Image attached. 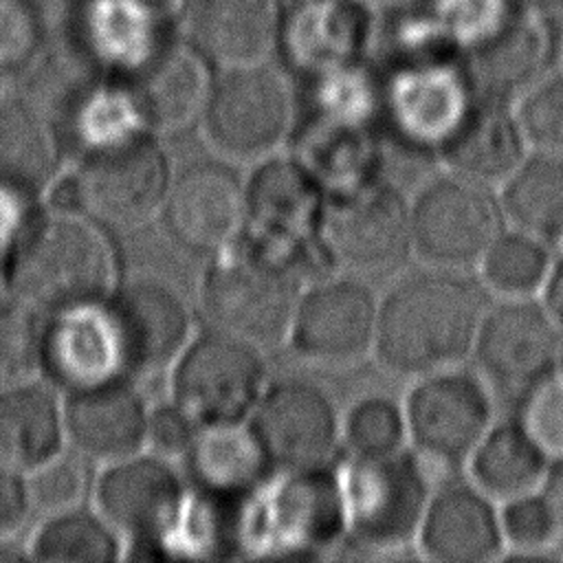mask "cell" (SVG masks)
Returning a JSON list of instances; mask_svg holds the SVG:
<instances>
[{
	"label": "cell",
	"mask_w": 563,
	"mask_h": 563,
	"mask_svg": "<svg viewBox=\"0 0 563 563\" xmlns=\"http://www.w3.org/2000/svg\"><path fill=\"white\" fill-rule=\"evenodd\" d=\"M325 196L323 185L292 152L260 158L244 176V233L286 251H312L319 246Z\"/></svg>",
	"instance_id": "obj_18"
},
{
	"label": "cell",
	"mask_w": 563,
	"mask_h": 563,
	"mask_svg": "<svg viewBox=\"0 0 563 563\" xmlns=\"http://www.w3.org/2000/svg\"><path fill=\"white\" fill-rule=\"evenodd\" d=\"M161 15L156 0H88L84 26L92 55L112 70L139 73L163 46Z\"/></svg>",
	"instance_id": "obj_33"
},
{
	"label": "cell",
	"mask_w": 563,
	"mask_h": 563,
	"mask_svg": "<svg viewBox=\"0 0 563 563\" xmlns=\"http://www.w3.org/2000/svg\"><path fill=\"white\" fill-rule=\"evenodd\" d=\"M475 97L464 64L451 55L391 62L378 79V123L398 145L435 156Z\"/></svg>",
	"instance_id": "obj_11"
},
{
	"label": "cell",
	"mask_w": 563,
	"mask_h": 563,
	"mask_svg": "<svg viewBox=\"0 0 563 563\" xmlns=\"http://www.w3.org/2000/svg\"><path fill=\"white\" fill-rule=\"evenodd\" d=\"M64 409L55 396L24 380L0 387V462L26 473L64 449Z\"/></svg>",
	"instance_id": "obj_32"
},
{
	"label": "cell",
	"mask_w": 563,
	"mask_h": 563,
	"mask_svg": "<svg viewBox=\"0 0 563 563\" xmlns=\"http://www.w3.org/2000/svg\"><path fill=\"white\" fill-rule=\"evenodd\" d=\"M198 123L216 156L253 165L279 152L290 136L292 88L271 62L220 68Z\"/></svg>",
	"instance_id": "obj_5"
},
{
	"label": "cell",
	"mask_w": 563,
	"mask_h": 563,
	"mask_svg": "<svg viewBox=\"0 0 563 563\" xmlns=\"http://www.w3.org/2000/svg\"><path fill=\"white\" fill-rule=\"evenodd\" d=\"M552 262L554 253L541 238L508 224L477 262L479 284L497 299L539 297Z\"/></svg>",
	"instance_id": "obj_35"
},
{
	"label": "cell",
	"mask_w": 563,
	"mask_h": 563,
	"mask_svg": "<svg viewBox=\"0 0 563 563\" xmlns=\"http://www.w3.org/2000/svg\"><path fill=\"white\" fill-rule=\"evenodd\" d=\"M416 550L435 563H486L504 559L499 504L477 486L451 482L431 493Z\"/></svg>",
	"instance_id": "obj_20"
},
{
	"label": "cell",
	"mask_w": 563,
	"mask_h": 563,
	"mask_svg": "<svg viewBox=\"0 0 563 563\" xmlns=\"http://www.w3.org/2000/svg\"><path fill=\"white\" fill-rule=\"evenodd\" d=\"M42 365L70 391L125 378L108 299L53 314L42 334Z\"/></svg>",
	"instance_id": "obj_23"
},
{
	"label": "cell",
	"mask_w": 563,
	"mask_h": 563,
	"mask_svg": "<svg viewBox=\"0 0 563 563\" xmlns=\"http://www.w3.org/2000/svg\"><path fill=\"white\" fill-rule=\"evenodd\" d=\"M552 460L521 420H495L464 462L466 479L501 504L541 490Z\"/></svg>",
	"instance_id": "obj_30"
},
{
	"label": "cell",
	"mask_w": 563,
	"mask_h": 563,
	"mask_svg": "<svg viewBox=\"0 0 563 563\" xmlns=\"http://www.w3.org/2000/svg\"><path fill=\"white\" fill-rule=\"evenodd\" d=\"M539 299L548 308V312L556 319V323L563 328V255H554V262L539 292Z\"/></svg>",
	"instance_id": "obj_47"
},
{
	"label": "cell",
	"mask_w": 563,
	"mask_h": 563,
	"mask_svg": "<svg viewBox=\"0 0 563 563\" xmlns=\"http://www.w3.org/2000/svg\"><path fill=\"white\" fill-rule=\"evenodd\" d=\"M29 510L20 473L0 462V539L15 532Z\"/></svg>",
	"instance_id": "obj_46"
},
{
	"label": "cell",
	"mask_w": 563,
	"mask_h": 563,
	"mask_svg": "<svg viewBox=\"0 0 563 563\" xmlns=\"http://www.w3.org/2000/svg\"><path fill=\"white\" fill-rule=\"evenodd\" d=\"M486 295L466 271L422 264L405 273L378 299L372 354L385 372L411 380L464 365L488 308Z\"/></svg>",
	"instance_id": "obj_1"
},
{
	"label": "cell",
	"mask_w": 563,
	"mask_h": 563,
	"mask_svg": "<svg viewBox=\"0 0 563 563\" xmlns=\"http://www.w3.org/2000/svg\"><path fill=\"white\" fill-rule=\"evenodd\" d=\"M517 4L526 7V9H532L537 13H543V15H556V13H563V0H517Z\"/></svg>",
	"instance_id": "obj_50"
},
{
	"label": "cell",
	"mask_w": 563,
	"mask_h": 563,
	"mask_svg": "<svg viewBox=\"0 0 563 563\" xmlns=\"http://www.w3.org/2000/svg\"><path fill=\"white\" fill-rule=\"evenodd\" d=\"M367 24L350 0H299L284 15L279 44L290 64L317 77L332 68L361 62Z\"/></svg>",
	"instance_id": "obj_29"
},
{
	"label": "cell",
	"mask_w": 563,
	"mask_h": 563,
	"mask_svg": "<svg viewBox=\"0 0 563 563\" xmlns=\"http://www.w3.org/2000/svg\"><path fill=\"white\" fill-rule=\"evenodd\" d=\"M31 556L46 563H108L123 556V541L97 510L75 508L46 517L31 541Z\"/></svg>",
	"instance_id": "obj_36"
},
{
	"label": "cell",
	"mask_w": 563,
	"mask_h": 563,
	"mask_svg": "<svg viewBox=\"0 0 563 563\" xmlns=\"http://www.w3.org/2000/svg\"><path fill=\"white\" fill-rule=\"evenodd\" d=\"M521 424L554 460H563V361L521 396Z\"/></svg>",
	"instance_id": "obj_43"
},
{
	"label": "cell",
	"mask_w": 563,
	"mask_h": 563,
	"mask_svg": "<svg viewBox=\"0 0 563 563\" xmlns=\"http://www.w3.org/2000/svg\"><path fill=\"white\" fill-rule=\"evenodd\" d=\"M552 62L554 33L548 15L523 7L497 33L466 51L462 64L477 97L512 103L552 73Z\"/></svg>",
	"instance_id": "obj_21"
},
{
	"label": "cell",
	"mask_w": 563,
	"mask_h": 563,
	"mask_svg": "<svg viewBox=\"0 0 563 563\" xmlns=\"http://www.w3.org/2000/svg\"><path fill=\"white\" fill-rule=\"evenodd\" d=\"M209 68L189 42L163 44L128 86L143 125L167 134L198 121L213 84Z\"/></svg>",
	"instance_id": "obj_27"
},
{
	"label": "cell",
	"mask_w": 563,
	"mask_h": 563,
	"mask_svg": "<svg viewBox=\"0 0 563 563\" xmlns=\"http://www.w3.org/2000/svg\"><path fill=\"white\" fill-rule=\"evenodd\" d=\"M108 310L119 334L125 378L169 372L196 334L187 299L154 277H139L114 288Z\"/></svg>",
	"instance_id": "obj_19"
},
{
	"label": "cell",
	"mask_w": 563,
	"mask_h": 563,
	"mask_svg": "<svg viewBox=\"0 0 563 563\" xmlns=\"http://www.w3.org/2000/svg\"><path fill=\"white\" fill-rule=\"evenodd\" d=\"M37 20L24 0H0V68L22 64L37 44Z\"/></svg>",
	"instance_id": "obj_45"
},
{
	"label": "cell",
	"mask_w": 563,
	"mask_h": 563,
	"mask_svg": "<svg viewBox=\"0 0 563 563\" xmlns=\"http://www.w3.org/2000/svg\"><path fill=\"white\" fill-rule=\"evenodd\" d=\"M504 559H548L563 543L556 519L541 490L499 504Z\"/></svg>",
	"instance_id": "obj_39"
},
{
	"label": "cell",
	"mask_w": 563,
	"mask_h": 563,
	"mask_svg": "<svg viewBox=\"0 0 563 563\" xmlns=\"http://www.w3.org/2000/svg\"><path fill=\"white\" fill-rule=\"evenodd\" d=\"M147 413L150 405L125 378L70 391L66 440L86 460L110 464L145 449Z\"/></svg>",
	"instance_id": "obj_24"
},
{
	"label": "cell",
	"mask_w": 563,
	"mask_h": 563,
	"mask_svg": "<svg viewBox=\"0 0 563 563\" xmlns=\"http://www.w3.org/2000/svg\"><path fill=\"white\" fill-rule=\"evenodd\" d=\"M378 299L363 277L341 271L317 277L299 295L286 343L306 363L352 365L374 350Z\"/></svg>",
	"instance_id": "obj_14"
},
{
	"label": "cell",
	"mask_w": 563,
	"mask_h": 563,
	"mask_svg": "<svg viewBox=\"0 0 563 563\" xmlns=\"http://www.w3.org/2000/svg\"><path fill=\"white\" fill-rule=\"evenodd\" d=\"M7 279L18 303L53 317L106 301L117 288V257L97 220L53 211L24 231Z\"/></svg>",
	"instance_id": "obj_3"
},
{
	"label": "cell",
	"mask_w": 563,
	"mask_h": 563,
	"mask_svg": "<svg viewBox=\"0 0 563 563\" xmlns=\"http://www.w3.org/2000/svg\"><path fill=\"white\" fill-rule=\"evenodd\" d=\"M530 147L508 101L475 97L460 123L435 150L444 172L499 187Z\"/></svg>",
	"instance_id": "obj_25"
},
{
	"label": "cell",
	"mask_w": 563,
	"mask_h": 563,
	"mask_svg": "<svg viewBox=\"0 0 563 563\" xmlns=\"http://www.w3.org/2000/svg\"><path fill=\"white\" fill-rule=\"evenodd\" d=\"M341 444L352 457H380L407 449L402 402L385 394H367L341 413Z\"/></svg>",
	"instance_id": "obj_37"
},
{
	"label": "cell",
	"mask_w": 563,
	"mask_h": 563,
	"mask_svg": "<svg viewBox=\"0 0 563 563\" xmlns=\"http://www.w3.org/2000/svg\"><path fill=\"white\" fill-rule=\"evenodd\" d=\"M517 121L534 152L563 154V73H548L512 101Z\"/></svg>",
	"instance_id": "obj_41"
},
{
	"label": "cell",
	"mask_w": 563,
	"mask_h": 563,
	"mask_svg": "<svg viewBox=\"0 0 563 563\" xmlns=\"http://www.w3.org/2000/svg\"><path fill=\"white\" fill-rule=\"evenodd\" d=\"M198 424L172 400L150 407L147 427H145V449L167 457L172 462H180L185 451L189 449Z\"/></svg>",
	"instance_id": "obj_44"
},
{
	"label": "cell",
	"mask_w": 563,
	"mask_h": 563,
	"mask_svg": "<svg viewBox=\"0 0 563 563\" xmlns=\"http://www.w3.org/2000/svg\"><path fill=\"white\" fill-rule=\"evenodd\" d=\"M402 409L407 446L422 462L446 468L464 466L495 422L490 385L462 365L413 378Z\"/></svg>",
	"instance_id": "obj_12"
},
{
	"label": "cell",
	"mask_w": 563,
	"mask_h": 563,
	"mask_svg": "<svg viewBox=\"0 0 563 563\" xmlns=\"http://www.w3.org/2000/svg\"><path fill=\"white\" fill-rule=\"evenodd\" d=\"M88 462L90 460L70 446L59 449L48 460L26 471L22 484L29 508L44 517L79 508L90 488Z\"/></svg>",
	"instance_id": "obj_38"
},
{
	"label": "cell",
	"mask_w": 563,
	"mask_h": 563,
	"mask_svg": "<svg viewBox=\"0 0 563 563\" xmlns=\"http://www.w3.org/2000/svg\"><path fill=\"white\" fill-rule=\"evenodd\" d=\"M561 361H563V358H561Z\"/></svg>",
	"instance_id": "obj_53"
},
{
	"label": "cell",
	"mask_w": 563,
	"mask_h": 563,
	"mask_svg": "<svg viewBox=\"0 0 563 563\" xmlns=\"http://www.w3.org/2000/svg\"><path fill=\"white\" fill-rule=\"evenodd\" d=\"M477 374L501 391L523 396L563 358V328L539 297L488 303L473 345Z\"/></svg>",
	"instance_id": "obj_16"
},
{
	"label": "cell",
	"mask_w": 563,
	"mask_h": 563,
	"mask_svg": "<svg viewBox=\"0 0 563 563\" xmlns=\"http://www.w3.org/2000/svg\"><path fill=\"white\" fill-rule=\"evenodd\" d=\"M383 139L376 117L314 108L297 132L292 154L312 172L325 194H332L383 176Z\"/></svg>",
	"instance_id": "obj_22"
},
{
	"label": "cell",
	"mask_w": 563,
	"mask_h": 563,
	"mask_svg": "<svg viewBox=\"0 0 563 563\" xmlns=\"http://www.w3.org/2000/svg\"><path fill=\"white\" fill-rule=\"evenodd\" d=\"M180 471L191 493L213 499H251L273 475L246 422L198 427Z\"/></svg>",
	"instance_id": "obj_28"
},
{
	"label": "cell",
	"mask_w": 563,
	"mask_h": 563,
	"mask_svg": "<svg viewBox=\"0 0 563 563\" xmlns=\"http://www.w3.org/2000/svg\"><path fill=\"white\" fill-rule=\"evenodd\" d=\"M46 196H48V205L55 211H81V207H79V189H77L75 174L73 176L55 178L51 183Z\"/></svg>",
	"instance_id": "obj_49"
},
{
	"label": "cell",
	"mask_w": 563,
	"mask_h": 563,
	"mask_svg": "<svg viewBox=\"0 0 563 563\" xmlns=\"http://www.w3.org/2000/svg\"><path fill=\"white\" fill-rule=\"evenodd\" d=\"M167 374L169 400L198 427L246 422L271 383L260 345L213 328L194 334Z\"/></svg>",
	"instance_id": "obj_8"
},
{
	"label": "cell",
	"mask_w": 563,
	"mask_h": 563,
	"mask_svg": "<svg viewBox=\"0 0 563 563\" xmlns=\"http://www.w3.org/2000/svg\"><path fill=\"white\" fill-rule=\"evenodd\" d=\"M246 427L273 473L330 464L341 446V413L332 396L299 376L271 380Z\"/></svg>",
	"instance_id": "obj_15"
},
{
	"label": "cell",
	"mask_w": 563,
	"mask_h": 563,
	"mask_svg": "<svg viewBox=\"0 0 563 563\" xmlns=\"http://www.w3.org/2000/svg\"><path fill=\"white\" fill-rule=\"evenodd\" d=\"M158 218L178 249L209 257L246 231L244 176L220 156L187 163L174 169Z\"/></svg>",
	"instance_id": "obj_17"
},
{
	"label": "cell",
	"mask_w": 563,
	"mask_h": 563,
	"mask_svg": "<svg viewBox=\"0 0 563 563\" xmlns=\"http://www.w3.org/2000/svg\"><path fill=\"white\" fill-rule=\"evenodd\" d=\"M277 475L262 493L257 554L310 559L345 543L341 471L323 464Z\"/></svg>",
	"instance_id": "obj_13"
},
{
	"label": "cell",
	"mask_w": 563,
	"mask_h": 563,
	"mask_svg": "<svg viewBox=\"0 0 563 563\" xmlns=\"http://www.w3.org/2000/svg\"><path fill=\"white\" fill-rule=\"evenodd\" d=\"M57 139L46 114L24 99L0 101V189L33 200L57 178Z\"/></svg>",
	"instance_id": "obj_31"
},
{
	"label": "cell",
	"mask_w": 563,
	"mask_h": 563,
	"mask_svg": "<svg viewBox=\"0 0 563 563\" xmlns=\"http://www.w3.org/2000/svg\"><path fill=\"white\" fill-rule=\"evenodd\" d=\"M427 11L446 44L462 53L488 40L515 13L512 0H431Z\"/></svg>",
	"instance_id": "obj_40"
},
{
	"label": "cell",
	"mask_w": 563,
	"mask_h": 563,
	"mask_svg": "<svg viewBox=\"0 0 563 563\" xmlns=\"http://www.w3.org/2000/svg\"><path fill=\"white\" fill-rule=\"evenodd\" d=\"M321 246L303 253L264 244L251 235L207 257L198 282L200 310L209 328L260 347L286 341V332L308 282L317 279Z\"/></svg>",
	"instance_id": "obj_2"
},
{
	"label": "cell",
	"mask_w": 563,
	"mask_h": 563,
	"mask_svg": "<svg viewBox=\"0 0 563 563\" xmlns=\"http://www.w3.org/2000/svg\"><path fill=\"white\" fill-rule=\"evenodd\" d=\"M95 508L130 545V559L176 554L189 486L176 462L147 449L110 462L92 486Z\"/></svg>",
	"instance_id": "obj_4"
},
{
	"label": "cell",
	"mask_w": 563,
	"mask_h": 563,
	"mask_svg": "<svg viewBox=\"0 0 563 563\" xmlns=\"http://www.w3.org/2000/svg\"><path fill=\"white\" fill-rule=\"evenodd\" d=\"M42 365V334L33 310L22 303L0 306V387L33 378Z\"/></svg>",
	"instance_id": "obj_42"
},
{
	"label": "cell",
	"mask_w": 563,
	"mask_h": 563,
	"mask_svg": "<svg viewBox=\"0 0 563 563\" xmlns=\"http://www.w3.org/2000/svg\"><path fill=\"white\" fill-rule=\"evenodd\" d=\"M317 242L334 271L363 279L387 275L413 255L409 198L383 176L332 191Z\"/></svg>",
	"instance_id": "obj_6"
},
{
	"label": "cell",
	"mask_w": 563,
	"mask_h": 563,
	"mask_svg": "<svg viewBox=\"0 0 563 563\" xmlns=\"http://www.w3.org/2000/svg\"><path fill=\"white\" fill-rule=\"evenodd\" d=\"M541 493L552 508V515L556 519V526H559V532L563 539V460H554L550 464L548 475L541 486Z\"/></svg>",
	"instance_id": "obj_48"
},
{
	"label": "cell",
	"mask_w": 563,
	"mask_h": 563,
	"mask_svg": "<svg viewBox=\"0 0 563 563\" xmlns=\"http://www.w3.org/2000/svg\"><path fill=\"white\" fill-rule=\"evenodd\" d=\"M174 167L158 134L139 128L86 150L79 207L99 224L134 229L161 213Z\"/></svg>",
	"instance_id": "obj_9"
},
{
	"label": "cell",
	"mask_w": 563,
	"mask_h": 563,
	"mask_svg": "<svg viewBox=\"0 0 563 563\" xmlns=\"http://www.w3.org/2000/svg\"><path fill=\"white\" fill-rule=\"evenodd\" d=\"M411 249L427 266L468 271L508 227L495 187L440 172L409 198Z\"/></svg>",
	"instance_id": "obj_10"
},
{
	"label": "cell",
	"mask_w": 563,
	"mask_h": 563,
	"mask_svg": "<svg viewBox=\"0 0 563 563\" xmlns=\"http://www.w3.org/2000/svg\"><path fill=\"white\" fill-rule=\"evenodd\" d=\"M282 0H194L187 42L218 68L268 62L282 37Z\"/></svg>",
	"instance_id": "obj_26"
},
{
	"label": "cell",
	"mask_w": 563,
	"mask_h": 563,
	"mask_svg": "<svg viewBox=\"0 0 563 563\" xmlns=\"http://www.w3.org/2000/svg\"><path fill=\"white\" fill-rule=\"evenodd\" d=\"M506 222L563 255V154L530 150L497 187Z\"/></svg>",
	"instance_id": "obj_34"
},
{
	"label": "cell",
	"mask_w": 563,
	"mask_h": 563,
	"mask_svg": "<svg viewBox=\"0 0 563 563\" xmlns=\"http://www.w3.org/2000/svg\"><path fill=\"white\" fill-rule=\"evenodd\" d=\"M380 2H385V4H394V7H396V4H409L411 0H380Z\"/></svg>",
	"instance_id": "obj_52"
},
{
	"label": "cell",
	"mask_w": 563,
	"mask_h": 563,
	"mask_svg": "<svg viewBox=\"0 0 563 563\" xmlns=\"http://www.w3.org/2000/svg\"><path fill=\"white\" fill-rule=\"evenodd\" d=\"M18 559H24V554L18 552V550H7V548L0 545V561H18Z\"/></svg>",
	"instance_id": "obj_51"
},
{
	"label": "cell",
	"mask_w": 563,
	"mask_h": 563,
	"mask_svg": "<svg viewBox=\"0 0 563 563\" xmlns=\"http://www.w3.org/2000/svg\"><path fill=\"white\" fill-rule=\"evenodd\" d=\"M345 493V543L369 554L416 548L431 484L413 451L352 457L339 468Z\"/></svg>",
	"instance_id": "obj_7"
}]
</instances>
